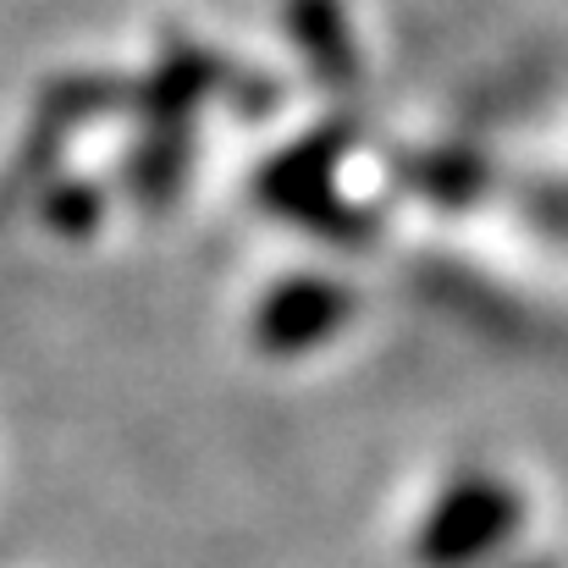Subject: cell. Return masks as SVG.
<instances>
[{
	"label": "cell",
	"mask_w": 568,
	"mask_h": 568,
	"mask_svg": "<svg viewBox=\"0 0 568 568\" xmlns=\"http://www.w3.org/2000/svg\"><path fill=\"white\" fill-rule=\"evenodd\" d=\"M514 530H519V497L491 475H464L425 514L414 552L425 568H469L491 558Z\"/></svg>",
	"instance_id": "cell-1"
},
{
	"label": "cell",
	"mask_w": 568,
	"mask_h": 568,
	"mask_svg": "<svg viewBox=\"0 0 568 568\" xmlns=\"http://www.w3.org/2000/svg\"><path fill=\"white\" fill-rule=\"evenodd\" d=\"M348 321V293L326 276H293L282 282L260 315H254V337L265 354H304L315 343H326L337 326Z\"/></svg>",
	"instance_id": "cell-2"
},
{
	"label": "cell",
	"mask_w": 568,
	"mask_h": 568,
	"mask_svg": "<svg viewBox=\"0 0 568 568\" xmlns=\"http://www.w3.org/2000/svg\"><path fill=\"white\" fill-rule=\"evenodd\" d=\"M332 144H304L298 155H287L271 178V199L298 210V221H326L332 210V172H326Z\"/></svg>",
	"instance_id": "cell-4"
},
{
	"label": "cell",
	"mask_w": 568,
	"mask_h": 568,
	"mask_svg": "<svg viewBox=\"0 0 568 568\" xmlns=\"http://www.w3.org/2000/svg\"><path fill=\"white\" fill-rule=\"evenodd\" d=\"M287 22H293V39L298 50L326 72V78H348L359 61H354V39H348V17L337 0H287Z\"/></svg>",
	"instance_id": "cell-3"
}]
</instances>
